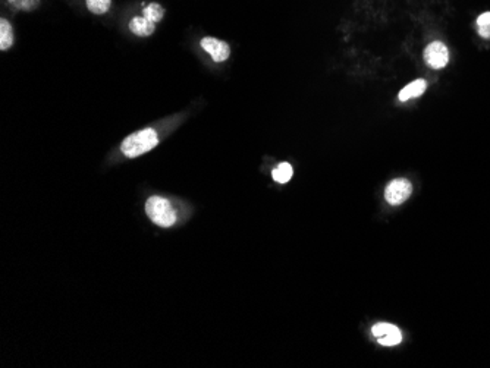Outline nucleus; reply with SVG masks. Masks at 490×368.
<instances>
[{
  "instance_id": "6e6552de",
  "label": "nucleus",
  "mask_w": 490,
  "mask_h": 368,
  "mask_svg": "<svg viewBox=\"0 0 490 368\" xmlns=\"http://www.w3.org/2000/svg\"><path fill=\"white\" fill-rule=\"evenodd\" d=\"M425 87H428V84H425L424 79H416L413 81L411 84H408L407 87H403V89L401 90L399 93V100L401 101H407L410 99H414V97H418L424 93L425 90Z\"/></svg>"
},
{
  "instance_id": "4468645a",
  "label": "nucleus",
  "mask_w": 490,
  "mask_h": 368,
  "mask_svg": "<svg viewBox=\"0 0 490 368\" xmlns=\"http://www.w3.org/2000/svg\"><path fill=\"white\" fill-rule=\"evenodd\" d=\"M9 2L15 8L23 11H33L40 5V0H9Z\"/></svg>"
},
{
  "instance_id": "423d86ee",
  "label": "nucleus",
  "mask_w": 490,
  "mask_h": 368,
  "mask_svg": "<svg viewBox=\"0 0 490 368\" xmlns=\"http://www.w3.org/2000/svg\"><path fill=\"white\" fill-rule=\"evenodd\" d=\"M200 45L201 49H204V52L208 53L215 62H225L230 55V48L228 43L215 37H204Z\"/></svg>"
},
{
  "instance_id": "20e7f679",
  "label": "nucleus",
  "mask_w": 490,
  "mask_h": 368,
  "mask_svg": "<svg viewBox=\"0 0 490 368\" xmlns=\"http://www.w3.org/2000/svg\"><path fill=\"white\" fill-rule=\"evenodd\" d=\"M424 60L433 69H442L448 65L450 60V52L446 46L440 41L430 43V45L424 50Z\"/></svg>"
},
{
  "instance_id": "ddd939ff",
  "label": "nucleus",
  "mask_w": 490,
  "mask_h": 368,
  "mask_svg": "<svg viewBox=\"0 0 490 368\" xmlns=\"http://www.w3.org/2000/svg\"><path fill=\"white\" fill-rule=\"evenodd\" d=\"M477 31L483 38H490V12H484L479 16Z\"/></svg>"
},
{
  "instance_id": "f8f14e48",
  "label": "nucleus",
  "mask_w": 490,
  "mask_h": 368,
  "mask_svg": "<svg viewBox=\"0 0 490 368\" xmlns=\"http://www.w3.org/2000/svg\"><path fill=\"white\" fill-rule=\"evenodd\" d=\"M89 11L94 15H103L112 6V0H85Z\"/></svg>"
},
{
  "instance_id": "9b49d317",
  "label": "nucleus",
  "mask_w": 490,
  "mask_h": 368,
  "mask_svg": "<svg viewBox=\"0 0 490 368\" xmlns=\"http://www.w3.org/2000/svg\"><path fill=\"white\" fill-rule=\"evenodd\" d=\"M143 16H145L147 19H150L152 23L157 24V23H160V21L165 16V9L159 4H150V5H147L143 9Z\"/></svg>"
},
{
  "instance_id": "1a4fd4ad",
  "label": "nucleus",
  "mask_w": 490,
  "mask_h": 368,
  "mask_svg": "<svg viewBox=\"0 0 490 368\" xmlns=\"http://www.w3.org/2000/svg\"><path fill=\"white\" fill-rule=\"evenodd\" d=\"M13 45V30L8 19H0V50L6 52Z\"/></svg>"
},
{
  "instance_id": "7ed1b4c3",
  "label": "nucleus",
  "mask_w": 490,
  "mask_h": 368,
  "mask_svg": "<svg viewBox=\"0 0 490 368\" xmlns=\"http://www.w3.org/2000/svg\"><path fill=\"white\" fill-rule=\"evenodd\" d=\"M413 192V185L408 179H394L385 189V199L391 206H399L407 201Z\"/></svg>"
},
{
  "instance_id": "39448f33",
  "label": "nucleus",
  "mask_w": 490,
  "mask_h": 368,
  "mask_svg": "<svg viewBox=\"0 0 490 368\" xmlns=\"http://www.w3.org/2000/svg\"><path fill=\"white\" fill-rule=\"evenodd\" d=\"M372 333L377 339V342L383 346H395L401 343L402 340L401 330L396 326H392V324H388V323L376 324V326H373L372 329Z\"/></svg>"
},
{
  "instance_id": "9d476101",
  "label": "nucleus",
  "mask_w": 490,
  "mask_h": 368,
  "mask_svg": "<svg viewBox=\"0 0 490 368\" xmlns=\"http://www.w3.org/2000/svg\"><path fill=\"white\" fill-rule=\"evenodd\" d=\"M294 175V169L289 163H281L278 167H276L273 172H272V177L276 182H279V184H286L291 181Z\"/></svg>"
},
{
  "instance_id": "f257e3e1",
  "label": "nucleus",
  "mask_w": 490,
  "mask_h": 368,
  "mask_svg": "<svg viewBox=\"0 0 490 368\" xmlns=\"http://www.w3.org/2000/svg\"><path fill=\"white\" fill-rule=\"evenodd\" d=\"M157 144H159L157 133L152 128H145V129H141V131L128 135L121 144V151L125 157L135 159L145 155L147 151L153 150Z\"/></svg>"
},
{
  "instance_id": "f03ea898",
  "label": "nucleus",
  "mask_w": 490,
  "mask_h": 368,
  "mask_svg": "<svg viewBox=\"0 0 490 368\" xmlns=\"http://www.w3.org/2000/svg\"><path fill=\"white\" fill-rule=\"evenodd\" d=\"M145 213L155 225L160 228H170L177 223V211L166 199L150 197L145 203Z\"/></svg>"
},
{
  "instance_id": "0eeeda50",
  "label": "nucleus",
  "mask_w": 490,
  "mask_h": 368,
  "mask_svg": "<svg viewBox=\"0 0 490 368\" xmlns=\"http://www.w3.org/2000/svg\"><path fill=\"white\" fill-rule=\"evenodd\" d=\"M130 30L131 33H134L138 37H150L155 30H156V24L152 23L150 19H147L145 16H134L130 21Z\"/></svg>"
}]
</instances>
